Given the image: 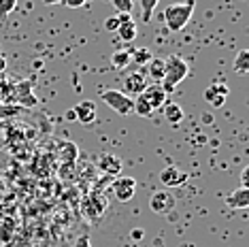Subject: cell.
<instances>
[{
    "instance_id": "27",
    "label": "cell",
    "mask_w": 249,
    "mask_h": 247,
    "mask_svg": "<svg viewBox=\"0 0 249 247\" xmlns=\"http://www.w3.org/2000/svg\"><path fill=\"white\" fill-rule=\"evenodd\" d=\"M75 247H92V243H89V237L88 234H81L77 241H75Z\"/></svg>"
},
{
    "instance_id": "31",
    "label": "cell",
    "mask_w": 249,
    "mask_h": 247,
    "mask_svg": "<svg viewBox=\"0 0 249 247\" xmlns=\"http://www.w3.org/2000/svg\"><path fill=\"white\" fill-rule=\"evenodd\" d=\"M45 4H64V0H43Z\"/></svg>"
},
{
    "instance_id": "14",
    "label": "cell",
    "mask_w": 249,
    "mask_h": 247,
    "mask_svg": "<svg viewBox=\"0 0 249 247\" xmlns=\"http://www.w3.org/2000/svg\"><path fill=\"white\" fill-rule=\"evenodd\" d=\"M13 100L15 103H19L21 106H35L38 100L35 96V92H32V86L28 81H19L18 88H15V94H13Z\"/></svg>"
},
{
    "instance_id": "1",
    "label": "cell",
    "mask_w": 249,
    "mask_h": 247,
    "mask_svg": "<svg viewBox=\"0 0 249 247\" xmlns=\"http://www.w3.org/2000/svg\"><path fill=\"white\" fill-rule=\"evenodd\" d=\"M188 72H190V66L181 55H177V53L168 55V58L164 60V79H162L160 88L166 94H171L175 86H179V83L188 77Z\"/></svg>"
},
{
    "instance_id": "5",
    "label": "cell",
    "mask_w": 249,
    "mask_h": 247,
    "mask_svg": "<svg viewBox=\"0 0 249 247\" xmlns=\"http://www.w3.org/2000/svg\"><path fill=\"white\" fill-rule=\"evenodd\" d=\"M113 194H115V198L120 200V203L132 200L134 194H137V179L120 175L115 181H113Z\"/></svg>"
},
{
    "instance_id": "17",
    "label": "cell",
    "mask_w": 249,
    "mask_h": 247,
    "mask_svg": "<svg viewBox=\"0 0 249 247\" xmlns=\"http://www.w3.org/2000/svg\"><path fill=\"white\" fill-rule=\"evenodd\" d=\"M147 77L156 83L164 79V58H151L147 62Z\"/></svg>"
},
{
    "instance_id": "28",
    "label": "cell",
    "mask_w": 249,
    "mask_h": 247,
    "mask_svg": "<svg viewBox=\"0 0 249 247\" xmlns=\"http://www.w3.org/2000/svg\"><path fill=\"white\" fill-rule=\"evenodd\" d=\"M86 2H88V0H64V4L69 9H79V7H83Z\"/></svg>"
},
{
    "instance_id": "11",
    "label": "cell",
    "mask_w": 249,
    "mask_h": 247,
    "mask_svg": "<svg viewBox=\"0 0 249 247\" xmlns=\"http://www.w3.org/2000/svg\"><path fill=\"white\" fill-rule=\"evenodd\" d=\"M188 179H190L188 173L177 166H166L160 173V181L164 183V188H181V185L188 183Z\"/></svg>"
},
{
    "instance_id": "6",
    "label": "cell",
    "mask_w": 249,
    "mask_h": 247,
    "mask_svg": "<svg viewBox=\"0 0 249 247\" xmlns=\"http://www.w3.org/2000/svg\"><path fill=\"white\" fill-rule=\"evenodd\" d=\"M175 205H177V200H175V196L168 192V190H160V192H156L154 196H151V200H149L151 211L158 213V215H166V213H171L175 209Z\"/></svg>"
},
{
    "instance_id": "18",
    "label": "cell",
    "mask_w": 249,
    "mask_h": 247,
    "mask_svg": "<svg viewBox=\"0 0 249 247\" xmlns=\"http://www.w3.org/2000/svg\"><path fill=\"white\" fill-rule=\"evenodd\" d=\"M132 62V49H117V52H113L111 55V64L113 69H126V66Z\"/></svg>"
},
{
    "instance_id": "7",
    "label": "cell",
    "mask_w": 249,
    "mask_h": 247,
    "mask_svg": "<svg viewBox=\"0 0 249 247\" xmlns=\"http://www.w3.org/2000/svg\"><path fill=\"white\" fill-rule=\"evenodd\" d=\"M96 166H98V171L103 175H109V177H120V173L124 168L120 156H115V154H100L98 160H96Z\"/></svg>"
},
{
    "instance_id": "4",
    "label": "cell",
    "mask_w": 249,
    "mask_h": 247,
    "mask_svg": "<svg viewBox=\"0 0 249 247\" xmlns=\"http://www.w3.org/2000/svg\"><path fill=\"white\" fill-rule=\"evenodd\" d=\"M107 205H109V203H107V198H105L103 192H92L86 200H83L81 213H83V217H86L88 222H96V220H100V217L105 215Z\"/></svg>"
},
{
    "instance_id": "9",
    "label": "cell",
    "mask_w": 249,
    "mask_h": 247,
    "mask_svg": "<svg viewBox=\"0 0 249 247\" xmlns=\"http://www.w3.org/2000/svg\"><path fill=\"white\" fill-rule=\"evenodd\" d=\"M228 92H230V89H228V86H226V83H211V86L205 89L202 98H205L207 103L213 106V109H219V106L226 105Z\"/></svg>"
},
{
    "instance_id": "3",
    "label": "cell",
    "mask_w": 249,
    "mask_h": 247,
    "mask_svg": "<svg viewBox=\"0 0 249 247\" xmlns=\"http://www.w3.org/2000/svg\"><path fill=\"white\" fill-rule=\"evenodd\" d=\"M100 100H103L109 109H113L115 113H120V115L132 113L134 98L126 96L122 89H105V92H100Z\"/></svg>"
},
{
    "instance_id": "30",
    "label": "cell",
    "mask_w": 249,
    "mask_h": 247,
    "mask_svg": "<svg viewBox=\"0 0 249 247\" xmlns=\"http://www.w3.org/2000/svg\"><path fill=\"white\" fill-rule=\"evenodd\" d=\"M64 117H66V122H77V113H75V109H69L64 113Z\"/></svg>"
},
{
    "instance_id": "19",
    "label": "cell",
    "mask_w": 249,
    "mask_h": 247,
    "mask_svg": "<svg viewBox=\"0 0 249 247\" xmlns=\"http://www.w3.org/2000/svg\"><path fill=\"white\" fill-rule=\"evenodd\" d=\"M234 72L236 75H247L249 72V49H241L234 58Z\"/></svg>"
},
{
    "instance_id": "25",
    "label": "cell",
    "mask_w": 249,
    "mask_h": 247,
    "mask_svg": "<svg viewBox=\"0 0 249 247\" xmlns=\"http://www.w3.org/2000/svg\"><path fill=\"white\" fill-rule=\"evenodd\" d=\"M120 24H122L120 13H117V15H111V18H107V19H105V30H109V32H117V28H120Z\"/></svg>"
},
{
    "instance_id": "12",
    "label": "cell",
    "mask_w": 249,
    "mask_h": 247,
    "mask_svg": "<svg viewBox=\"0 0 249 247\" xmlns=\"http://www.w3.org/2000/svg\"><path fill=\"white\" fill-rule=\"evenodd\" d=\"M120 19H122V24H120V28H117V35H120V38L124 43H132L139 35V28H137V24H134L132 15L120 13Z\"/></svg>"
},
{
    "instance_id": "20",
    "label": "cell",
    "mask_w": 249,
    "mask_h": 247,
    "mask_svg": "<svg viewBox=\"0 0 249 247\" xmlns=\"http://www.w3.org/2000/svg\"><path fill=\"white\" fill-rule=\"evenodd\" d=\"M158 2L160 0H141V18H143V21H151Z\"/></svg>"
},
{
    "instance_id": "29",
    "label": "cell",
    "mask_w": 249,
    "mask_h": 247,
    "mask_svg": "<svg viewBox=\"0 0 249 247\" xmlns=\"http://www.w3.org/2000/svg\"><path fill=\"white\" fill-rule=\"evenodd\" d=\"M143 230H141V228H137V230H132V232H130V237H132V241H141V239H143Z\"/></svg>"
},
{
    "instance_id": "32",
    "label": "cell",
    "mask_w": 249,
    "mask_h": 247,
    "mask_svg": "<svg viewBox=\"0 0 249 247\" xmlns=\"http://www.w3.org/2000/svg\"><path fill=\"white\" fill-rule=\"evenodd\" d=\"M4 66H7V60H4V58H2V55H0V72H2V71H4Z\"/></svg>"
},
{
    "instance_id": "15",
    "label": "cell",
    "mask_w": 249,
    "mask_h": 247,
    "mask_svg": "<svg viewBox=\"0 0 249 247\" xmlns=\"http://www.w3.org/2000/svg\"><path fill=\"white\" fill-rule=\"evenodd\" d=\"M226 207L230 209H247L249 207V188H236L226 196Z\"/></svg>"
},
{
    "instance_id": "26",
    "label": "cell",
    "mask_w": 249,
    "mask_h": 247,
    "mask_svg": "<svg viewBox=\"0 0 249 247\" xmlns=\"http://www.w3.org/2000/svg\"><path fill=\"white\" fill-rule=\"evenodd\" d=\"M241 188H249V166L241 171Z\"/></svg>"
},
{
    "instance_id": "13",
    "label": "cell",
    "mask_w": 249,
    "mask_h": 247,
    "mask_svg": "<svg viewBox=\"0 0 249 247\" xmlns=\"http://www.w3.org/2000/svg\"><path fill=\"white\" fill-rule=\"evenodd\" d=\"M75 109V113H77V122L79 124H83V126H88V124H92L96 120V103L94 100H81L79 105L72 106Z\"/></svg>"
},
{
    "instance_id": "8",
    "label": "cell",
    "mask_w": 249,
    "mask_h": 247,
    "mask_svg": "<svg viewBox=\"0 0 249 247\" xmlns=\"http://www.w3.org/2000/svg\"><path fill=\"white\" fill-rule=\"evenodd\" d=\"M145 88H147L145 72H130L126 79H124V89L122 92L126 94V96H130V98H137V96H141V94L145 92Z\"/></svg>"
},
{
    "instance_id": "23",
    "label": "cell",
    "mask_w": 249,
    "mask_h": 247,
    "mask_svg": "<svg viewBox=\"0 0 249 247\" xmlns=\"http://www.w3.org/2000/svg\"><path fill=\"white\" fill-rule=\"evenodd\" d=\"M18 7V0H0V19L9 18Z\"/></svg>"
},
{
    "instance_id": "21",
    "label": "cell",
    "mask_w": 249,
    "mask_h": 247,
    "mask_svg": "<svg viewBox=\"0 0 249 247\" xmlns=\"http://www.w3.org/2000/svg\"><path fill=\"white\" fill-rule=\"evenodd\" d=\"M154 55H151V52L147 47H139V49H132V62L139 66H145L147 62H149Z\"/></svg>"
},
{
    "instance_id": "24",
    "label": "cell",
    "mask_w": 249,
    "mask_h": 247,
    "mask_svg": "<svg viewBox=\"0 0 249 247\" xmlns=\"http://www.w3.org/2000/svg\"><path fill=\"white\" fill-rule=\"evenodd\" d=\"M113 7L117 9V13H132L134 0H113Z\"/></svg>"
},
{
    "instance_id": "10",
    "label": "cell",
    "mask_w": 249,
    "mask_h": 247,
    "mask_svg": "<svg viewBox=\"0 0 249 247\" xmlns=\"http://www.w3.org/2000/svg\"><path fill=\"white\" fill-rule=\"evenodd\" d=\"M141 98H143L145 103L151 106V111H160L162 106L168 103V94L164 92L158 83H156V86H147L145 92L141 94Z\"/></svg>"
},
{
    "instance_id": "22",
    "label": "cell",
    "mask_w": 249,
    "mask_h": 247,
    "mask_svg": "<svg viewBox=\"0 0 249 247\" xmlns=\"http://www.w3.org/2000/svg\"><path fill=\"white\" fill-rule=\"evenodd\" d=\"M132 111H134V113H137V115H141V117H149L151 113H154V111H151V106L147 105V103H145V100L141 98V96L134 98V106H132Z\"/></svg>"
},
{
    "instance_id": "16",
    "label": "cell",
    "mask_w": 249,
    "mask_h": 247,
    "mask_svg": "<svg viewBox=\"0 0 249 247\" xmlns=\"http://www.w3.org/2000/svg\"><path fill=\"white\" fill-rule=\"evenodd\" d=\"M162 111H164V120H166L168 124L183 122V109H181V105L171 103V100H168V103L162 106Z\"/></svg>"
},
{
    "instance_id": "2",
    "label": "cell",
    "mask_w": 249,
    "mask_h": 247,
    "mask_svg": "<svg viewBox=\"0 0 249 247\" xmlns=\"http://www.w3.org/2000/svg\"><path fill=\"white\" fill-rule=\"evenodd\" d=\"M196 9V0H185V2H177V4H168L164 9V21L166 28L171 32H181L188 21L192 19V13Z\"/></svg>"
}]
</instances>
